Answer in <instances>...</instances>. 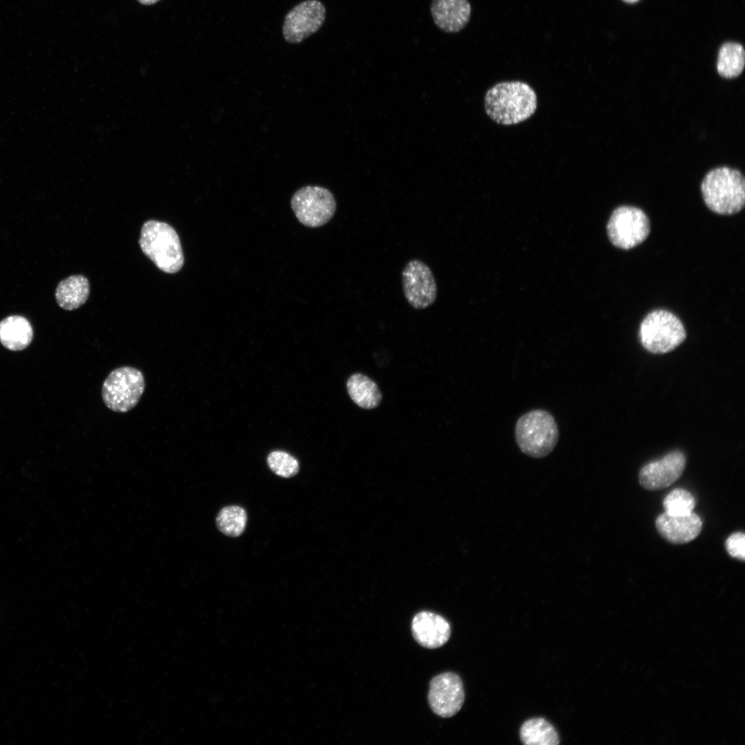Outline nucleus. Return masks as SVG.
Returning <instances> with one entry per match:
<instances>
[{"mask_svg": "<svg viewBox=\"0 0 745 745\" xmlns=\"http://www.w3.org/2000/svg\"><path fill=\"white\" fill-rule=\"evenodd\" d=\"M139 246L155 265L166 273H176L183 266L184 257L175 230L165 222L149 220L141 228Z\"/></svg>", "mask_w": 745, "mask_h": 745, "instance_id": "7ed1b4c3", "label": "nucleus"}, {"mask_svg": "<svg viewBox=\"0 0 745 745\" xmlns=\"http://www.w3.org/2000/svg\"><path fill=\"white\" fill-rule=\"evenodd\" d=\"M515 435L520 450L534 458L547 456L559 439V430L554 417L541 409L522 415L516 423Z\"/></svg>", "mask_w": 745, "mask_h": 745, "instance_id": "20e7f679", "label": "nucleus"}, {"mask_svg": "<svg viewBox=\"0 0 745 745\" xmlns=\"http://www.w3.org/2000/svg\"><path fill=\"white\" fill-rule=\"evenodd\" d=\"M624 1H626V2L632 3L637 2L639 0H624Z\"/></svg>", "mask_w": 745, "mask_h": 745, "instance_id": "a878e982", "label": "nucleus"}, {"mask_svg": "<svg viewBox=\"0 0 745 745\" xmlns=\"http://www.w3.org/2000/svg\"><path fill=\"white\" fill-rule=\"evenodd\" d=\"M484 106L486 114L494 121L508 126L530 118L537 109V99L535 92L528 83L504 81L487 91Z\"/></svg>", "mask_w": 745, "mask_h": 745, "instance_id": "f257e3e1", "label": "nucleus"}, {"mask_svg": "<svg viewBox=\"0 0 745 745\" xmlns=\"http://www.w3.org/2000/svg\"><path fill=\"white\" fill-rule=\"evenodd\" d=\"M290 204L299 222L310 228L327 223L337 209L332 193L318 186H307L297 190L292 197Z\"/></svg>", "mask_w": 745, "mask_h": 745, "instance_id": "6e6552de", "label": "nucleus"}, {"mask_svg": "<svg viewBox=\"0 0 745 745\" xmlns=\"http://www.w3.org/2000/svg\"><path fill=\"white\" fill-rule=\"evenodd\" d=\"M138 1L140 3H141L142 4H144V5H151V4H153V3H156V2H157L159 0H138Z\"/></svg>", "mask_w": 745, "mask_h": 745, "instance_id": "393cba45", "label": "nucleus"}, {"mask_svg": "<svg viewBox=\"0 0 745 745\" xmlns=\"http://www.w3.org/2000/svg\"><path fill=\"white\" fill-rule=\"evenodd\" d=\"M346 386L351 399L362 408H375L381 400V394L376 383L361 373L352 375Z\"/></svg>", "mask_w": 745, "mask_h": 745, "instance_id": "a211bd4d", "label": "nucleus"}, {"mask_svg": "<svg viewBox=\"0 0 745 745\" xmlns=\"http://www.w3.org/2000/svg\"><path fill=\"white\" fill-rule=\"evenodd\" d=\"M686 337V329L681 320L666 310L650 312L639 326L640 343L653 354L669 352L682 344Z\"/></svg>", "mask_w": 745, "mask_h": 745, "instance_id": "39448f33", "label": "nucleus"}, {"mask_svg": "<svg viewBox=\"0 0 745 745\" xmlns=\"http://www.w3.org/2000/svg\"><path fill=\"white\" fill-rule=\"evenodd\" d=\"M701 191L706 206L719 215L737 213L745 204V179L736 169L719 167L710 170L702 182Z\"/></svg>", "mask_w": 745, "mask_h": 745, "instance_id": "f03ea898", "label": "nucleus"}, {"mask_svg": "<svg viewBox=\"0 0 745 745\" xmlns=\"http://www.w3.org/2000/svg\"><path fill=\"white\" fill-rule=\"evenodd\" d=\"M247 519V513L243 507L231 505L219 510L216 517V525L223 535L237 537L244 532Z\"/></svg>", "mask_w": 745, "mask_h": 745, "instance_id": "412c9836", "label": "nucleus"}, {"mask_svg": "<svg viewBox=\"0 0 745 745\" xmlns=\"http://www.w3.org/2000/svg\"><path fill=\"white\" fill-rule=\"evenodd\" d=\"M464 697L462 681L454 673L439 674L430 682L428 703L432 711L441 717L457 714L464 702Z\"/></svg>", "mask_w": 745, "mask_h": 745, "instance_id": "9b49d317", "label": "nucleus"}, {"mask_svg": "<svg viewBox=\"0 0 745 745\" xmlns=\"http://www.w3.org/2000/svg\"><path fill=\"white\" fill-rule=\"evenodd\" d=\"M145 390L142 372L131 366L113 370L104 380L102 399L106 406L116 413H126L134 408Z\"/></svg>", "mask_w": 745, "mask_h": 745, "instance_id": "423d86ee", "label": "nucleus"}, {"mask_svg": "<svg viewBox=\"0 0 745 745\" xmlns=\"http://www.w3.org/2000/svg\"><path fill=\"white\" fill-rule=\"evenodd\" d=\"M32 338V326L23 316H9L0 322V342L7 349L22 350L30 345Z\"/></svg>", "mask_w": 745, "mask_h": 745, "instance_id": "dca6fc26", "label": "nucleus"}, {"mask_svg": "<svg viewBox=\"0 0 745 745\" xmlns=\"http://www.w3.org/2000/svg\"><path fill=\"white\" fill-rule=\"evenodd\" d=\"M411 630L419 645L431 649L444 645L451 633L448 622L441 615L429 611H421L415 615Z\"/></svg>", "mask_w": 745, "mask_h": 745, "instance_id": "4468645a", "label": "nucleus"}, {"mask_svg": "<svg viewBox=\"0 0 745 745\" xmlns=\"http://www.w3.org/2000/svg\"><path fill=\"white\" fill-rule=\"evenodd\" d=\"M696 505L694 496L688 490L677 488L664 499L665 513L671 515H687L693 513Z\"/></svg>", "mask_w": 745, "mask_h": 745, "instance_id": "4be33fe9", "label": "nucleus"}, {"mask_svg": "<svg viewBox=\"0 0 745 745\" xmlns=\"http://www.w3.org/2000/svg\"><path fill=\"white\" fill-rule=\"evenodd\" d=\"M326 8L319 0H306L286 15L282 32L290 43H299L317 32L324 24Z\"/></svg>", "mask_w": 745, "mask_h": 745, "instance_id": "9d476101", "label": "nucleus"}, {"mask_svg": "<svg viewBox=\"0 0 745 745\" xmlns=\"http://www.w3.org/2000/svg\"><path fill=\"white\" fill-rule=\"evenodd\" d=\"M519 737L522 743L527 745H557L559 743L554 726L542 717L525 721L520 728Z\"/></svg>", "mask_w": 745, "mask_h": 745, "instance_id": "6ab92c4d", "label": "nucleus"}, {"mask_svg": "<svg viewBox=\"0 0 745 745\" xmlns=\"http://www.w3.org/2000/svg\"><path fill=\"white\" fill-rule=\"evenodd\" d=\"M744 63L745 53L743 46L737 43H726L719 51L717 70L722 77L734 78L742 73Z\"/></svg>", "mask_w": 745, "mask_h": 745, "instance_id": "aec40b11", "label": "nucleus"}, {"mask_svg": "<svg viewBox=\"0 0 745 745\" xmlns=\"http://www.w3.org/2000/svg\"><path fill=\"white\" fill-rule=\"evenodd\" d=\"M725 548L730 556L740 561L745 560V535L743 532L731 534L725 542Z\"/></svg>", "mask_w": 745, "mask_h": 745, "instance_id": "b1692460", "label": "nucleus"}, {"mask_svg": "<svg viewBox=\"0 0 745 745\" xmlns=\"http://www.w3.org/2000/svg\"><path fill=\"white\" fill-rule=\"evenodd\" d=\"M269 468L277 475L289 478L295 476L299 469V462L290 454L281 451L271 452L267 457Z\"/></svg>", "mask_w": 745, "mask_h": 745, "instance_id": "5701e85b", "label": "nucleus"}, {"mask_svg": "<svg viewBox=\"0 0 745 745\" xmlns=\"http://www.w3.org/2000/svg\"><path fill=\"white\" fill-rule=\"evenodd\" d=\"M611 244L624 250L631 249L646 239L650 231V221L640 208L622 206L612 212L606 226Z\"/></svg>", "mask_w": 745, "mask_h": 745, "instance_id": "0eeeda50", "label": "nucleus"}, {"mask_svg": "<svg viewBox=\"0 0 745 745\" xmlns=\"http://www.w3.org/2000/svg\"><path fill=\"white\" fill-rule=\"evenodd\" d=\"M686 459L679 450L669 452L658 460L645 464L639 470V482L645 489L657 490L672 485L682 475Z\"/></svg>", "mask_w": 745, "mask_h": 745, "instance_id": "f8f14e48", "label": "nucleus"}, {"mask_svg": "<svg viewBox=\"0 0 745 745\" xmlns=\"http://www.w3.org/2000/svg\"><path fill=\"white\" fill-rule=\"evenodd\" d=\"M403 291L408 303L415 309H426L437 299V287L431 269L419 259L409 261L401 273Z\"/></svg>", "mask_w": 745, "mask_h": 745, "instance_id": "1a4fd4ad", "label": "nucleus"}, {"mask_svg": "<svg viewBox=\"0 0 745 745\" xmlns=\"http://www.w3.org/2000/svg\"><path fill=\"white\" fill-rule=\"evenodd\" d=\"M702 520L695 513L687 515H671L663 513L655 519L658 533L673 544H684L695 539L702 529Z\"/></svg>", "mask_w": 745, "mask_h": 745, "instance_id": "ddd939ff", "label": "nucleus"}, {"mask_svg": "<svg viewBox=\"0 0 745 745\" xmlns=\"http://www.w3.org/2000/svg\"><path fill=\"white\" fill-rule=\"evenodd\" d=\"M430 12L437 28L447 33H456L468 24L471 6L468 0H432Z\"/></svg>", "mask_w": 745, "mask_h": 745, "instance_id": "2eb2a0df", "label": "nucleus"}, {"mask_svg": "<svg viewBox=\"0 0 745 745\" xmlns=\"http://www.w3.org/2000/svg\"><path fill=\"white\" fill-rule=\"evenodd\" d=\"M89 292L88 279L80 275H72L59 282L55 291V297L61 308L72 310L86 301Z\"/></svg>", "mask_w": 745, "mask_h": 745, "instance_id": "f3484780", "label": "nucleus"}]
</instances>
